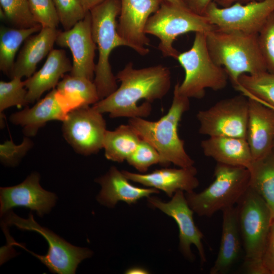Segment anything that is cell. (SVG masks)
<instances>
[{
	"label": "cell",
	"mask_w": 274,
	"mask_h": 274,
	"mask_svg": "<svg viewBox=\"0 0 274 274\" xmlns=\"http://www.w3.org/2000/svg\"><path fill=\"white\" fill-rule=\"evenodd\" d=\"M116 78L120 86L92 106L111 118L147 117L152 110L150 102L164 97L171 86L170 70L162 64L136 69L129 62Z\"/></svg>",
	"instance_id": "6da1fadb"
},
{
	"label": "cell",
	"mask_w": 274,
	"mask_h": 274,
	"mask_svg": "<svg viewBox=\"0 0 274 274\" xmlns=\"http://www.w3.org/2000/svg\"><path fill=\"white\" fill-rule=\"evenodd\" d=\"M189 108V98L179 93L177 83L171 106L160 119L152 121L141 117L129 118L128 123L141 139L149 143L158 152L161 159L160 165L163 166L173 163L179 167H188L194 164L185 149L184 141L178 134L179 122Z\"/></svg>",
	"instance_id": "7a4b0ae2"
},
{
	"label": "cell",
	"mask_w": 274,
	"mask_h": 274,
	"mask_svg": "<svg viewBox=\"0 0 274 274\" xmlns=\"http://www.w3.org/2000/svg\"><path fill=\"white\" fill-rule=\"evenodd\" d=\"M206 42L214 61L226 71L234 87L244 74L267 71L258 34L215 29L206 33Z\"/></svg>",
	"instance_id": "3957f363"
},
{
	"label": "cell",
	"mask_w": 274,
	"mask_h": 274,
	"mask_svg": "<svg viewBox=\"0 0 274 274\" xmlns=\"http://www.w3.org/2000/svg\"><path fill=\"white\" fill-rule=\"evenodd\" d=\"M120 11V0H105L90 11L91 31L98 51L93 82L99 100L118 88L117 79L109 61L112 51L120 46L130 45L117 31V17Z\"/></svg>",
	"instance_id": "277c9868"
},
{
	"label": "cell",
	"mask_w": 274,
	"mask_h": 274,
	"mask_svg": "<svg viewBox=\"0 0 274 274\" xmlns=\"http://www.w3.org/2000/svg\"><path fill=\"white\" fill-rule=\"evenodd\" d=\"M237 204L239 229L245 250L244 269L250 274H268L262 258L272 221L269 207L249 187Z\"/></svg>",
	"instance_id": "5b68a950"
},
{
	"label": "cell",
	"mask_w": 274,
	"mask_h": 274,
	"mask_svg": "<svg viewBox=\"0 0 274 274\" xmlns=\"http://www.w3.org/2000/svg\"><path fill=\"white\" fill-rule=\"evenodd\" d=\"M177 60L185 72L178 92L189 98L201 99L206 89L218 91L225 88L228 76L225 70L212 58L206 42V33L196 32L191 47L180 53Z\"/></svg>",
	"instance_id": "8992f818"
},
{
	"label": "cell",
	"mask_w": 274,
	"mask_h": 274,
	"mask_svg": "<svg viewBox=\"0 0 274 274\" xmlns=\"http://www.w3.org/2000/svg\"><path fill=\"white\" fill-rule=\"evenodd\" d=\"M214 176L213 182L201 192L185 193L189 207L198 216L210 217L234 206L249 188L250 172L246 167L217 163Z\"/></svg>",
	"instance_id": "52a82bcc"
},
{
	"label": "cell",
	"mask_w": 274,
	"mask_h": 274,
	"mask_svg": "<svg viewBox=\"0 0 274 274\" xmlns=\"http://www.w3.org/2000/svg\"><path fill=\"white\" fill-rule=\"evenodd\" d=\"M216 28L204 15L162 1L157 11L149 18L145 32L158 38V48L164 57L177 59L180 52L173 43L178 37L189 32L207 33Z\"/></svg>",
	"instance_id": "ba28073f"
},
{
	"label": "cell",
	"mask_w": 274,
	"mask_h": 274,
	"mask_svg": "<svg viewBox=\"0 0 274 274\" xmlns=\"http://www.w3.org/2000/svg\"><path fill=\"white\" fill-rule=\"evenodd\" d=\"M5 215L3 223L6 225H14L21 230L37 232L45 238L48 244V252L45 255L35 254L14 241L11 243L19 246L31 253L52 272L75 273L78 264L92 255V252L89 249L74 246L48 228L38 224L31 213L27 219L18 216L12 210Z\"/></svg>",
	"instance_id": "9c48e42d"
},
{
	"label": "cell",
	"mask_w": 274,
	"mask_h": 274,
	"mask_svg": "<svg viewBox=\"0 0 274 274\" xmlns=\"http://www.w3.org/2000/svg\"><path fill=\"white\" fill-rule=\"evenodd\" d=\"M249 99L243 94L221 99L198 112L199 133L211 136L246 139Z\"/></svg>",
	"instance_id": "30bf717a"
},
{
	"label": "cell",
	"mask_w": 274,
	"mask_h": 274,
	"mask_svg": "<svg viewBox=\"0 0 274 274\" xmlns=\"http://www.w3.org/2000/svg\"><path fill=\"white\" fill-rule=\"evenodd\" d=\"M274 12V0L234 3L221 7L214 2L204 16L217 29L258 34L268 17Z\"/></svg>",
	"instance_id": "8fae6325"
},
{
	"label": "cell",
	"mask_w": 274,
	"mask_h": 274,
	"mask_svg": "<svg viewBox=\"0 0 274 274\" xmlns=\"http://www.w3.org/2000/svg\"><path fill=\"white\" fill-rule=\"evenodd\" d=\"M102 114L88 106L67 115L62 122V134L77 153L87 156L96 154L102 149L107 129Z\"/></svg>",
	"instance_id": "7c38bea8"
},
{
	"label": "cell",
	"mask_w": 274,
	"mask_h": 274,
	"mask_svg": "<svg viewBox=\"0 0 274 274\" xmlns=\"http://www.w3.org/2000/svg\"><path fill=\"white\" fill-rule=\"evenodd\" d=\"M148 201L151 207L159 209L176 222L179 230V249L183 256L190 261L194 260L191 249V245H194L203 264L206 261L201 242L203 234L195 224L194 212L189 207L184 191H177L168 202H163L155 196H149Z\"/></svg>",
	"instance_id": "4fadbf2b"
},
{
	"label": "cell",
	"mask_w": 274,
	"mask_h": 274,
	"mask_svg": "<svg viewBox=\"0 0 274 274\" xmlns=\"http://www.w3.org/2000/svg\"><path fill=\"white\" fill-rule=\"evenodd\" d=\"M55 43L61 47L68 48L72 52L71 75L93 81L96 65L94 59L97 47L92 35L89 11L84 19L69 30L59 31Z\"/></svg>",
	"instance_id": "5bb4252c"
},
{
	"label": "cell",
	"mask_w": 274,
	"mask_h": 274,
	"mask_svg": "<svg viewBox=\"0 0 274 274\" xmlns=\"http://www.w3.org/2000/svg\"><path fill=\"white\" fill-rule=\"evenodd\" d=\"M163 0H120V11L117 22V31L141 55L149 52L147 46L150 40L145 32L151 15L159 8Z\"/></svg>",
	"instance_id": "9a60e30c"
},
{
	"label": "cell",
	"mask_w": 274,
	"mask_h": 274,
	"mask_svg": "<svg viewBox=\"0 0 274 274\" xmlns=\"http://www.w3.org/2000/svg\"><path fill=\"white\" fill-rule=\"evenodd\" d=\"M40 177L33 173L20 184L0 188V213L3 216L15 207H24L35 211L40 216L49 213L55 206L56 196L44 189Z\"/></svg>",
	"instance_id": "2e32d148"
},
{
	"label": "cell",
	"mask_w": 274,
	"mask_h": 274,
	"mask_svg": "<svg viewBox=\"0 0 274 274\" xmlns=\"http://www.w3.org/2000/svg\"><path fill=\"white\" fill-rule=\"evenodd\" d=\"M122 171L129 181L163 191L170 197L179 190L193 191L199 185L197 169L194 166L179 168L165 167L148 174Z\"/></svg>",
	"instance_id": "e0dca14e"
},
{
	"label": "cell",
	"mask_w": 274,
	"mask_h": 274,
	"mask_svg": "<svg viewBox=\"0 0 274 274\" xmlns=\"http://www.w3.org/2000/svg\"><path fill=\"white\" fill-rule=\"evenodd\" d=\"M248 98L246 140L255 160L265 155L273 148L274 109L253 98Z\"/></svg>",
	"instance_id": "ac0fdd59"
},
{
	"label": "cell",
	"mask_w": 274,
	"mask_h": 274,
	"mask_svg": "<svg viewBox=\"0 0 274 274\" xmlns=\"http://www.w3.org/2000/svg\"><path fill=\"white\" fill-rule=\"evenodd\" d=\"M129 181L122 170L114 166L111 167L107 173L95 180L101 186L96 198L97 201L102 205L112 208L119 201L131 204L142 198H148L152 194L159 192L154 188L134 186Z\"/></svg>",
	"instance_id": "d6986e66"
},
{
	"label": "cell",
	"mask_w": 274,
	"mask_h": 274,
	"mask_svg": "<svg viewBox=\"0 0 274 274\" xmlns=\"http://www.w3.org/2000/svg\"><path fill=\"white\" fill-rule=\"evenodd\" d=\"M67 114L59 100L56 89L54 88L33 107L11 114L9 120L12 124L22 127L24 134L30 137L35 135L49 121L63 122Z\"/></svg>",
	"instance_id": "ffe728a7"
},
{
	"label": "cell",
	"mask_w": 274,
	"mask_h": 274,
	"mask_svg": "<svg viewBox=\"0 0 274 274\" xmlns=\"http://www.w3.org/2000/svg\"><path fill=\"white\" fill-rule=\"evenodd\" d=\"M59 31L57 28L42 27L37 34L29 37L15 61L9 75L11 79L31 77L37 64L53 49Z\"/></svg>",
	"instance_id": "44dd1931"
},
{
	"label": "cell",
	"mask_w": 274,
	"mask_h": 274,
	"mask_svg": "<svg viewBox=\"0 0 274 274\" xmlns=\"http://www.w3.org/2000/svg\"><path fill=\"white\" fill-rule=\"evenodd\" d=\"M72 68L64 50L52 49L41 69L24 81L27 102L33 103L45 91L55 88L60 79Z\"/></svg>",
	"instance_id": "7402d4cb"
},
{
	"label": "cell",
	"mask_w": 274,
	"mask_h": 274,
	"mask_svg": "<svg viewBox=\"0 0 274 274\" xmlns=\"http://www.w3.org/2000/svg\"><path fill=\"white\" fill-rule=\"evenodd\" d=\"M222 226L220 245L210 274L227 273L238 259L241 249V234L237 207L222 211Z\"/></svg>",
	"instance_id": "603a6c76"
},
{
	"label": "cell",
	"mask_w": 274,
	"mask_h": 274,
	"mask_svg": "<svg viewBox=\"0 0 274 274\" xmlns=\"http://www.w3.org/2000/svg\"><path fill=\"white\" fill-rule=\"evenodd\" d=\"M205 156L217 163L246 167H250L253 160L246 139L230 136H211L201 142Z\"/></svg>",
	"instance_id": "cb8c5ba5"
},
{
	"label": "cell",
	"mask_w": 274,
	"mask_h": 274,
	"mask_svg": "<svg viewBox=\"0 0 274 274\" xmlns=\"http://www.w3.org/2000/svg\"><path fill=\"white\" fill-rule=\"evenodd\" d=\"M56 89L59 100L67 113L99 100L93 81L85 78L70 74L64 76Z\"/></svg>",
	"instance_id": "d4e9b609"
},
{
	"label": "cell",
	"mask_w": 274,
	"mask_h": 274,
	"mask_svg": "<svg viewBox=\"0 0 274 274\" xmlns=\"http://www.w3.org/2000/svg\"><path fill=\"white\" fill-rule=\"evenodd\" d=\"M249 188L265 201L274 219V149L265 155L253 160L248 169Z\"/></svg>",
	"instance_id": "484cf974"
},
{
	"label": "cell",
	"mask_w": 274,
	"mask_h": 274,
	"mask_svg": "<svg viewBox=\"0 0 274 274\" xmlns=\"http://www.w3.org/2000/svg\"><path fill=\"white\" fill-rule=\"evenodd\" d=\"M141 139L128 123L120 125L113 130H107L103 141L105 156L107 159L118 163L126 161Z\"/></svg>",
	"instance_id": "4316f807"
},
{
	"label": "cell",
	"mask_w": 274,
	"mask_h": 274,
	"mask_svg": "<svg viewBox=\"0 0 274 274\" xmlns=\"http://www.w3.org/2000/svg\"><path fill=\"white\" fill-rule=\"evenodd\" d=\"M41 25L30 28H17L1 25L0 27V70L9 76L15 57L21 44L30 36L39 32Z\"/></svg>",
	"instance_id": "83f0119b"
},
{
	"label": "cell",
	"mask_w": 274,
	"mask_h": 274,
	"mask_svg": "<svg viewBox=\"0 0 274 274\" xmlns=\"http://www.w3.org/2000/svg\"><path fill=\"white\" fill-rule=\"evenodd\" d=\"M234 88L248 97L274 107V73L265 71L255 75L244 74Z\"/></svg>",
	"instance_id": "f1b7e54d"
},
{
	"label": "cell",
	"mask_w": 274,
	"mask_h": 274,
	"mask_svg": "<svg viewBox=\"0 0 274 274\" xmlns=\"http://www.w3.org/2000/svg\"><path fill=\"white\" fill-rule=\"evenodd\" d=\"M0 4L4 19L13 27L26 28L41 25L33 18L28 0H0Z\"/></svg>",
	"instance_id": "f546056e"
},
{
	"label": "cell",
	"mask_w": 274,
	"mask_h": 274,
	"mask_svg": "<svg viewBox=\"0 0 274 274\" xmlns=\"http://www.w3.org/2000/svg\"><path fill=\"white\" fill-rule=\"evenodd\" d=\"M27 89L21 78L14 77L9 82L0 81V112L12 106L21 107L29 104Z\"/></svg>",
	"instance_id": "4dcf8cb0"
},
{
	"label": "cell",
	"mask_w": 274,
	"mask_h": 274,
	"mask_svg": "<svg viewBox=\"0 0 274 274\" xmlns=\"http://www.w3.org/2000/svg\"><path fill=\"white\" fill-rule=\"evenodd\" d=\"M53 1L64 30L72 28L84 19L87 13L84 10L81 0Z\"/></svg>",
	"instance_id": "1f68e13d"
},
{
	"label": "cell",
	"mask_w": 274,
	"mask_h": 274,
	"mask_svg": "<svg viewBox=\"0 0 274 274\" xmlns=\"http://www.w3.org/2000/svg\"><path fill=\"white\" fill-rule=\"evenodd\" d=\"M126 161L141 173H145L152 165L161 164V157L157 150L146 141L141 139L135 151Z\"/></svg>",
	"instance_id": "d6a6232c"
},
{
	"label": "cell",
	"mask_w": 274,
	"mask_h": 274,
	"mask_svg": "<svg viewBox=\"0 0 274 274\" xmlns=\"http://www.w3.org/2000/svg\"><path fill=\"white\" fill-rule=\"evenodd\" d=\"M258 41L267 71L274 73V12L258 33Z\"/></svg>",
	"instance_id": "836d02e7"
},
{
	"label": "cell",
	"mask_w": 274,
	"mask_h": 274,
	"mask_svg": "<svg viewBox=\"0 0 274 274\" xmlns=\"http://www.w3.org/2000/svg\"><path fill=\"white\" fill-rule=\"evenodd\" d=\"M35 21L42 27L56 28L60 23L53 0H28Z\"/></svg>",
	"instance_id": "e575fe53"
},
{
	"label": "cell",
	"mask_w": 274,
	"mask_h": 274,
	"mask_svg": "<svg viewBox=\"0 0 274 274\" xmlns=\"http://www.w3.org/2000/svg\"><path fill=\"white\" fill-rule=\"evenodd\" d=\"M32 146V141L26 136L19 145L15 144L12 140H7L0 145L1 161L6 165L15 166Z\"/></svg>",
	"instance_id": "d590c367"
},
{
	"label": "cell",
	"mask_w": 274,
	"mask_h": 274,
	"mask_svg": "<svg viewBox=\"0 0 274 274\" xmlns=\"http://www.w3.org/2000/svg\"><path fill=\"white\" fill-rule=\"evenodd\" d=\"M262 263L268 274H274V219L270 227Z\"/></svg>",
	"instance_id": "8d00e7d4"
},
{
	"label": "cell",
	"mask_w": 274,
	"mask_h": 274,
	"mask_svg": "<svg viewBox=\"0 0 274 274\" xmlns=\"http://www.w3.org/2000/svg\"><path fill=\"white\" fill-rule=\"evenodd\" d=\"M216 0H183L186 7L191 11L204 15L209 6Z\"/></svg>",
	"instance_id": "74e56055"
},
{
	"label": "cell",
	"mask_w": 274,
	"mask_h": 274,
	"mask_svg": "<svg viewBox=\"0 0 274 274\" xmlns=\"http://www.w3.org/2000/svg\"><path fill=\"white\" fill-rule=\"evenodd\" d=\"M260 1L262 0H216L215 2L220 7H226L236 3L246 4L252 2Z\"/></svg>",
	"instance_id": "f35d334b"
},
{
	"label": "cell",
	"mask_w": 274,
	"mask_h": 274,
	"mask_svg": "<svg viewBox=\"0 0 274 274\" xmlns=\"http://www.w3.org/2000/svg\"><path fill=\"white\" fill-rule=\"evenodd\" d=\"M105 0H81L84 10L86 12L99 4Z\"/></svg>",
	"instance_id": "ab89813d"
},
{
	"label": "cell",
	"mask_w": 274,
	"mask_h": 274,
	"mask_svg": "<svg viewBox=\"0 0 274 274\" xmlns=\"http://www.w3.org/2000/svg\"><path fill=\"white\" fill-rule=\"evenodd\" d=\"M125 273L127 274H146L148 273L149 271L142 267L133 266L128 268Z\"/></svg>",
	"instance_id": "60d3db41"
},
{
	"label": "cell",
	"mask_w": 274,
	"mask_h": 274,
	"mask_svg": "<svg viewBox=\"0 0 274 274\" xmlns=\"http://www.w3.org/2000/svg\"><path fill=\"white\" fill-rule=\"evenodd\" d=\"M163 1L178 7L187 8L183 0H163Z\"/></svg>",
	"instance_id": "b9f144b4"
},
{
	"label": "cell",
	"mask_w": 274,
	"mask_h": 274,
	"mask_svg": "<svg viewBox=\"0 0 274 274\" xmlns=\"http://www.w3.org/2000/svg\"><path fill=\"white\" fill-rule=\"evenodd\" d=\"M265 106H266V105H265ZM268 106V107H270V108H272V109H274V107H270V106Z\"/></svg>",
	"instance_id": "7bdbcfd3"
},
{
	"label": "cell",
	"mask_w": 274,
	"mask_h": 274,
	"mask_svg": "<svg viewBox=\"0 0 274 274\" xmlns=\"http://www.w3.org/2000/svg\"><path fill=\"white\" fill-rule=\"evenodd\" d=\"M273 149H274V143H273Z\"/></svg>",
	"instance_id": "ee69618b"
}]
</instances>
